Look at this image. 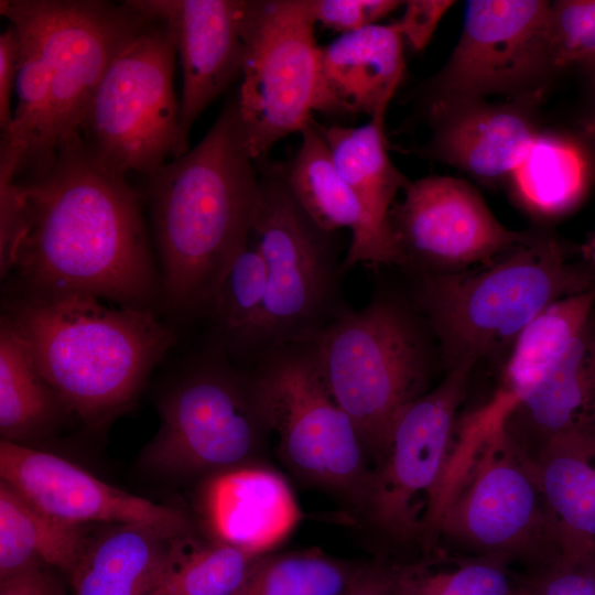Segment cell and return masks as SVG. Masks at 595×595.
I'll return each instance as SVG.
<instances>
[{
	"mask_svg": "<svg viewBox=\"0 0 595 595\" xmlns=\"http://www.w3.org/2000/svg\"><path fill=\"white\" fill-rule=\"evenodd\" d=\"M17 183L23 224L12 292L84 293L145 309L162 300L138 194L93 156L80 132Z\"/></svg>",
	"mask_w": 595,
	"mask_h": 595,
	"instance_id": "cell-1",
	"label": "cell"
},
{
	"mask_svg": "<svg viewBox=\"0 0 595 595\" xmlns=\"http://www.w3.org/2000/svg\"><path fill=\"white\" fill-rule=\"evenodd\" d=\"M257 169L235 96L197 145L148 177L162 301L171 310L209 314L220 281L249 241Z\"/></svg>",
	"mask_w": 595,
	"mask_h": 595,
	"instance_id": "cell-2",
	"label": "cell"
},
{
	"mask_svg": "<svg viewBox=\"0 0 595 595\" xmlns=\"http://www.w3.org/2000/svg\"><path fill=\"white\" fill-rule=\"evenodd\" d=\"M0 12L21 47L18 102L0 145V163L18 180L47 167L80 131L99 80L145 15L129 1L101 0H1Z\"/></svg>",
	"mask_w": 595,
	"mask_h": 595,
	"instance_id": "cell-3",
	"label": "cell"
},
{
	"mask_svg": "<svg viewBox=\"0 0 595 595\" xmlns=\"http://www.w3.org/2000/svg\"><path fill=\"white\" fill-rule=\"evenodd\" d=\"M3 315L71 414L93 430L129 409L176 339L153 309L84 293L11 292Z\"/></svg>",
	"mask_w": 595,
	"mask_h": 595,
	"instance_id": "cell-4",
	"label": "cell"
},
{
	"mask_svg": "<svg viewBox=\"0 0 595 595\" xmlns=\"http://www.w3.org/2000/svg\"><path fill=\"white\" fill-rule=\"evenodd\" d=\"M411 279L410 295L445 371L511 348L549 305L595 288V271L585 261H571L553 237L530 232L487 263Z\"/></svg>",
	"mask_w": 595,
	"mask_h": 595,
	"instance_id": "cell-5",
	"label": "cell"
},
{
	"mask_svg": "<svg viewBox=\"0 0 595 595\" xmlns=\"http://www.w3.org/2000/svg\"><path fill=\"white\" fill-rule=\"evenodd\" d=\"M310 342L327 389L378 462L398 415L430 390L439 351L426 321L410 294L377 288Z\"/></svg>",
	"mask_w": 595,
	"mask_h": 595,
	"instance_id": "cell-6",
	"label": "cell"
},
{
	"mask_svg": "<svg viewBox=\"0 0 595 595\" xmlns=\"http://www.w3.org/2000/svg\"><path fill=\"white\" fill-rule=\"evenodd\" d=\"M257 165L259 201L249 242L264 260L268 289L245 351L253 360L312 340L347 305L335 232L321 229L301 208L285 184L283 166L267 158Z\"/></svg>",
	"mask_w": 595,
	"mask_h": 595,
	"instance_id": "cell-7",
	"label": "cell"
},
{
	"mask_svg": "<svg viewBox=\"0 0 595 595\" xmlns=\"http://www.w3.org/2000/svg\"><path fill=\"white\" fill-rule=\"evenodd\" d=\"M447 473L430 521L432 545L542 566L560 555L533 464L500 430Z\"/></svg>",
	"mask_w": 595,
	"mask_h": 595,
	"instance_id": "cell-8",
	"label": "cell"
},
{
	"mask_svg": "<svg viewBox=\"0 0 595 595\" xmlns=\"http://www.w3.org/2000/svg\"><path fill=\"white\" fill-rule=\"evenodd\" d=\"M144 15L99 80L79 131L93 156L123 176L149 177L169 158L185 154L173 85L175 46L165 24Z\"/></svg>",
	"mask_w": 595,
	"mask_h": 595,
	"instance_id": "cell-9",
	"label": "cell"
},
{
	"mask_svg": "<svg viewBox=\"0 0 595 595\" xmlns=\"http://www.w3.org/2000/svg\"><path fill=\"white\" fill-rule=\"evenodd\" d=\"M166 387L158 401L160 428L140 465L162 477L225 472L240 465L269 431L251 372H242L214 344Z\"/></svg>",
	"mask_w": 595,
	"mask_h": 595,
	"instance_id": "cell-10",
	"label": "cell"
},
{
	"mask_svg": "<svg viewBox=\"0 0 595 595\" xmlns=\"http://www.w3.org/2000/svg\"><path fill=\"white\" fill-rule=\"evenodd\" d=\"M251 378L258 408L269 432L277 434L286 463L305 478L365 505L372 475L367 451L354 422L327 389L311 342L262 355Z\"/></svg>",
	"mask_w": 595,
	"mask_h": 595,
	"instance_id": "cell-11",
	"label": "cell"
},
{
	"mask_svg": "<svg viewBox=\"0 0 595 595\" xmlns=\"http://www.w3.org/2000/svg\"><path fill=\"white\" fill-rule=\"evenodd\" d=\"M314 26L304 0H246L236 99L255 161L313 118L320 53Z\"/></svg>",
	"mask_w": 595,
	"mask_h": 595,
	"instance_id": "cell-12",
	"label": "cell"
},
{
	"mask_svg": "<svg viewBox=\"0 0 595 595\" xmlns=\"http://www.w3.org/2000/svg\"><path fill=\"white\" fill-rule=\"evenodd\" d=\"M474 365L443 379L396 419L372 472L365 506L376 527L400 544H426L430 513L453 452L456 413Z\"/></svg>",
	"mask_w": 595,
	"mask_h": 595,
	"instance_id": "cell-13",
	"label": "cell"
},
{
	"mask_svg": "<svg viewBox=\"0 0 595 595\" xmlns=\"http://www.w3.org/2000/svg\"><path fill=\"white\" fill-rule=\"evenodd\" d=\"M550 7L543 0L467 1L456 46L425 83L426 106L497 94L538 99L540 84L555 72Z\"/></svg>",
	"mask_w": 595,
	"mask_h": 595,
	"instance_id": "cell-14",
	"label": "cell"
},
{
	"mask_svg": "<svg viewBox=\"0 0 595 595\" xmlns=\"http://www.w3.org/2000/svg\"><path fill=\"white\" fill-rule=\"evenodd\" d=\"M389 221L401 257L399 268L410 278L478 267L529 234L506 228L470 184L445 175L410 181Z\"/></svg>",
	"mask_w": 595,
	"mask_h": 595,
	"instance_id": "cell-15",
	"label": "cell"
},
{
	"mask_svg": "<svg viewBox=\"0 0 595 595\" xmlns=\"http://www.w3.org/2000/svg\"><path fill=\"white\" fill-rule=\"evenodd\" d=\"M0 479L50 516L71 524H144L190 537V518L117 488L83 467L34 446L0 441Z\"/></svg>",
	"mask_w": 595,
	"mask_h": 595,
	"instance_id": "cell-16",
	"label": "cell"
},
{
	"mask_svg": "<svg viewBox=\"0 0 595 595\" xmlns=\"http://www.w3.org/2000/svg\"><path fill=\"white\" fill-rule=\"evenodd\" d=\"M167 28L180 58V130L185 153L192 126L241 75L246 0H128Z\"/></svg>",
	"mask_w": 595,
	"mask_h": 595,
	"instance_id": "cell-17",
	"label": "cell"
},
{
	"mask_svg": "<svg viewBox=\"0 0 595 595\" xmlns=\"http://www.w3.org/2000/svg\"><path fill=\"white\" fill-rule=\"evenodd\" d=\"M531 101L537 99L430 105L432 134L419 153L455 166L483 184L510 180L538 134L528 112Z\"/></svg>",
	"mask_w": 595,
	"mask_h": 595,
	"instance_id": "cell-18",
	"label": "cell"
},
{
	"mask_svg": "<svg viewBox=\"0 0 595 595\" xmlns=\"http://www.w3.org/2000/svg\"><path fill=\"white\" fill-rule=\"evenodd\" d=\"M499 429L532 464L551 444L595 440V326L591 321Z\"/></svg>",
	"mask_w": 595,
	"mask_h": 595,
	"instance_id": "cell-19",
	"label": "cell"
},
{
	"mask_svg": "<svg viewBox=\"0 0 595 595\" xmlns=\"http://www.w3.org/2000/svg\"><path fill=\"white\" fill-rule=\"evenodd\" d=\"M300 134L295 155L283 166L284 181L294 199L321 229L350 230L345 271L358 263L400 267L393 235L376 224L338 172L320 123L312 118Z\"/></svg>",
	"mask_w": 595,
	"mask_h": 595,
	"instance_id": "cell-20",
	"label": "cell"
},
{
	"mask_svg": "<svg viewBox=\"0 0 595 595\" xmlns=\"http://www.w3.org/2000/svg\"><path fill=\"white\" fill-rule=\"evenodd\" d=\"M403 74V39L393 23L340 34L320 46L314 111L371 118L388 110Z\"/></svg>",
	"mask_w": 595,
	"mask_h": 595,
	"instance_id": "cell-21",
	"label": "cell"
},
{
	"mask_svg": "<svg viewBox=\"0 0 595 595\" xmlns=\"http://www.w3.org/2000/svg\"><path fill=\"white\" fill-rule=\"evenodd\" d=\"M186 538L144 524H98L66 578L69 595H156Z\"/></svg>",
	"mask_w": 595,
	"mask_h": 595,
	"instance_id": "cell-22",
	"label": "cell"
},
{
	"mask_svg": "<svg viewBox=\"0 0 595 595\" xmlns=\"http://www.w3.org/2000/svg\"><path fill=\"white\" fill-rule=\"evenodd\" d=\"M217 475L205 495L217 540L262 555L295 528L300 509L280 475L261 467H236Z\"/></svg>",
	"mask_w": 595,
	"mask_h": 595,
	"instance_id": "cell-23",
	"label": "cell"
},
{
	"mask_svg": "<svg viewBox=\"0 0 595 595\" xmlns=\"http://www.w3.org/2000/svg\"><path fill=\"white\" fill-rule=\"evenodd\" d=\"M533 467L560 555H595V440L558 441Z\"/></svg>",
	"mask_w": 595,
	"mask_h": 595,
	"instance_id": "cell-24",
	"label": "cell"
},
{
	"mask_svg": "<svg viewBox=\"0 0 595 595\" xmlns=\"http://www.w3.org/2000/svg\"><path fill=\"white\" fill-rule=\"evenodd\" d=\"M71 414L41 372L26 340L6 316L0 322L1 441L32 446Z\"/></svg>",
	"mask_w": 595,
	"mask_h": 595,
	"instance_id": "cell-25",
	"label": "cell"
},
{
	"mask_svg": "<svg viewBox=\"0 0 595 595\" xmlns=\"http://www.w3.org/2000/svg\"><path fill=\"white\" fill-rule=\"evenodd\" d=\"M91 530L50 516L0 479V581L40 562L67 578Z\"/></svg>",
	"mask_w": 595,
	"mask_h": 595,
	"instance_id": "cell-26",
	"label": "cell"
},
{
	"mask_svg": "<svg viewBox=\"0 0 595 595\" xmlns=\"http://www.w3.org/2000/svg\"><path fill=\"white\" fill-rule=\"evenodd\" d=\"M595 288L561 299L543 310L518 336L490 400L506 413L532 390L593 316Z\"/></svg>",
	"mask_w": 595,
	"mask_h": 595,
	"instance_id": "cell-27",
	"label": "cell"
},
{
	"mask_svg": "<svg viewBox=\"0 0 595 595\" xmlns=\"http://www.w3.org/2000/svg\"><path fill=\"white\" fill-rule=\"evenodd\" d=\"M386 113H376L358 127L320 125V129L343 178L376 224L392 234L389 214L398 193L410 181L388 154Z\"/></svg>",
	"mask_w": 595,
	"mask_h": 595,
	"instance_id": "cell-28",
	"label": "cell"
},
{
	"mask_svg": "<svg viewBox=\"0 0 595 595\" xmlns=\"http://www.w3.org/2000/svg\"><path fill=\"white\" fill-rule=\"evenodd\" d=\"M566 139L538 133L510 181L519 201L532 213L554 217L570 210L584 190V164Z\"/></svg>",
	"mask_w": 595,
	"mask_h": 595,
	"instance_id": "cell-29",
	"label": "cell"
},
{
	"mask_svg": "<svg viewBox=\"0 0 595 595\" xmlns=\"http://www.w3.org/2000/svg\"><path fill=\"white\" fill-rule=\"evenodd\" d=\"M440 554L432 562L391 567L394 595H512L519 586L504 558Z\"/></svg>",
	"mask_w": 595,
	"mask_h": 595,
	"instance_id": "cell-30",
	"label": "cell"
},
{
	"mask_svg": "<svg viewBox=\"0 0 595 595\" xmlns=\"http://www.w3.org/2000/svg\"><path fill=\"white\" fill-rule=\"evenodd\" d=\"M268 289L263 258L248 244L236 256L216 291L209 314L229 356L245 354L258 326Z\"/></svg>",
	"mask_w": 595,
	"mask_h": 595,
	"instance_id": "cell-31",
	"label": "cell"
},
{
	"mask_svg": "<svg viewBox=\"0 0 595 595\" xmlns=\"http://www.w3.org/2000/svg\"><path fill=\"white\" fill-rule=\"evenodd\" d=\"M360 570L315 551L263 554L234 595H343Z\"/></svg>",
	"mask_w": 595,
	"mask_h": 595,
	"instance_id": "cell-32",
	"label": "cell"
},
{
	"mask_svg": "<svg viewBox=\"0 0 595 595\" xmlns=\"http://www.w3.org/2000/svg\"><path fill=\"white\" fill-rule=\"evenodd\" d=\"M259 556L220 540L184 550L156 595H234Z\"/></svg>",
	"mask_w": 595,
	"mask_h": 595,
	"instance_id": "cell-33",
	"label": "cell"
},
{
	"mask_svg": "<svg viewBox=\"0 0 595 595\" xmlns=\"http://www.w3.org/2000/svg\"><path fill=\"white\" fill-rule=\"evenodd\" d=\"M549 46L554 71L578 65L595 53V0L551 3Z\"/></svg>",
	"mask_w": 595,
	"mask_h": 595,
	"instance_id": "cell-34",
	"label": "cell"
},
{
	"mask_svg": "<svg viewBox=\"0 0 595 595\" xmlns=\"http://www.w3.org/2000/svg\"><path fill=\"white\" fill-rule=\"evenodd\" d=\"M519 584L533 595H595V555H559L530 570Z\"/></svg>",
	"mask_w": 595,
	"mask_h": 595,
	"instance_id": "cell-35",
	"label": "cell"
},
{
	"mask_svg": "<svg viewBox=\"0 0 595 595\" xmlns=\"http://www.w3.org/2000/svg\"><path fill=\"white\" fill-rule=\"evenodd\" d=\"M401 4L397 0H304L315 23L340 34L377 24Z\"/></svg>",
	"mask_w": 595,
	"mask_h": 595,
	"instance_id": "cell-36",
	"label": "cell"
},
{
	"mask_svg": "<svg viewBox=\"0 0 595 595\" xmlns=\"http://www.w3.org/2000/svg\"><path fill=\"white\" fill-rule=\"evenodd\" d=\"M451 0L404 1V12L393 22L402 39L415 51H422L430 42L446 11L454 4Z\"/></svg>",
	"mask_w": 595,
	"mask_h": 595,
	"instance_id": "cell-37",
	"label": "cell"
},
{
	"mask_svg": "<svg viewBox=\"0 0 595 595\" xmlns=\"http://www.w3.org/2000/svg\"><path fill=\"white\" fill-rule=\"evenodd\" d=\"M20 39L17 30L9 26L0 35V127L6 134L12 125L11 97L17 86L20 67Z\"/></svg>",
	"mask_w": 595,
	"mask_h": 595,
	"instance_id": "cell-38",
	"label": "cell"
},
{
	"mask_svg": "<svg viewBox=\"0 0 595 595\" xmlns=\"http://www.w3.org/2000/svg\"><path fill=\"white\" fill-rule=\"evenodd\" d=\"M55 572L45 563H36L0 581V595H69Z\"/></svg>",
	"mask_w": 595,
	"mask_h": 595,
	"instance_id": "cell-39",
	"label": "cell"
},
{
	"mask_svg": "<svg viewBox=\"0 0 595 595\" xmlns=\"http://www.w3.org/2000/svg\"><path fill=\"white\" fill-rule=\"evenodd\" d=\"M343 595H394L391 567L361 569Z\"/></svg>",
	"mask_w": 595,
	"mask_h": 595,
	"instance_id": "cell-40",
	"label": "cell"
},
{
	"mask_svg": "<svg viewBox=\"0 0 595 595\" xmlns=\"http://www.w3.org/2000/svg\"><path fill=\"white\" fill-rule=\"evenodd\" d=\"M581 136L584 142L595 152V110L582 120Z\"/></svg>",
	"mask_w": 595,
	"mask_h": 595,
	"instance_id": "cell-41",
	"label": "cell"
},
{
	"mask_svg": "<svg viewBox=\"0 0 595 595\" xmlns=\"http://www.w3.org/2000/svg\"><path fill=\"white\" fill-rule=\"evenodd\" d=\"M580 255L582 260L595 271V227L581 245Z\"/></svg>",
	"mask_w": 595,
	"mask_h": 595,
	"instance_id": "cell-42",
	"label": "cell"
},
{
	"mask_svg": "<svg viewBox=\"0 0 595 595\" xmlns=\"http://www.w3.org/2000/svg\"><path fill=\"white\" fill-rule=\"evenodd\" d=\"M595 86V53L578 64Z\"/></svg>",
	"mask_w": 595,
	"mask_h": 595,
	"instance_id": "cell-43",
	"label": "cell"
},
{
	"mask_svg": "<svg viewBox=\"0 0 595 595\" xmlns=\"http://www.w3.org/2000/svg\"><path fill=\"white\" fill-rule=\"evenodd\" d=\"M512 595H533V594L519 584V586L517 587V589L515 591Z\"/></svg>",
	"mask_w": 595,
	"mask_h": 595,
	"instance_id": "cell-44",
	"label": "cell"
}]
</instances>
